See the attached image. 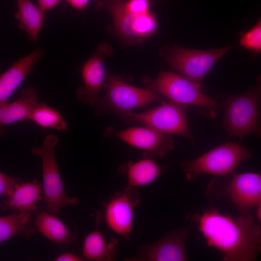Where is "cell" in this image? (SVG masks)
I'll list each match as a JSON object with an SVG mask.
<instances>
[{"instance_id":"cell-1","label":"cell","mask_w":261,"mask_h":261,"mask_svg":"<svg viewBox=\"0 0 261 261\" xmlns=\"http://www.w3.org/2000/svg\"><path fill=\"white\" fill-rule=\"evenodd\" d=\"M207 245L218 250L226 261H252L261 253V229L247 214L233 218L216 209L189 215Z\"/></svg>"},{"instance_id":"cell-2","label":"cell","mask_w":261,"mask_h":261,"mask_svg":"<svg viewBox=\"0 0 261 261\" xmlns=\"http://www.w3.org/2000/svg\"><path fill=\"white\" fill-rule=\"evenodd\" d=\"M261 74L255 86L223 100V125L230 136L243 138L254 134L261 137Z\"/></svg>"},{"instance_id":"cell-3","label":"cell","mask_w":261,"mask_h":261,"mask_svg":"<svg viewBox=\"0 0 261 261\" xmlns=\"http://www.w3.org/2000/svg\"><path fill=\"white\" fill-rule=\"evenodd\" d=\"M106 94L99 98L95 104V113L98 116L114 113L118 116L133 111L138 108L161 101L164 98L147 88L133 86L120 77L108 72Z\"/></svg>"},{"instance_id":"cell-4","label":"cell","mask_w":261,"mask_h":261,"mask_svg":"<svg viewBox=\"0 0 261 261\" xmlns=\"http://www.w3.org/2000/svg\"><path fill=\"white\" fill-rule=\"evenodd\" d=\"M142 81L146 88L177 103L216 111L222 106L217 101L206 95L201 86L171 71H161L154 79L145 76Z\"/></svg>"},{"instance_id":"cell-5","label":"cell","mask_w":261,"mask_h":261,"mask_svg":"<svg viewBox=\"0 0 261 261\" xmlns=\"http://www.w3.org/2000/svg\"><path fill=\"white\" fill-rule=\"evenodd\" d=\"M58 138L54 134L45 136L40 146L31 149L33 155L39 156L42 162L44 199L47 211L58 216L60 209L67 205H78L77 197L68 196L65 190L55 154Z\"/></svg>"},{"instance_id":"cell-6","label":"cell","mask_w":261,"mask_h":261,"mask_svg":"<svg viewBox=\"0 0 261 261\" xmlns=\"http://www.w3.org/2000/svg\"><path fill=\"white\" fill-rule=\"evenodd\" d=\"M251 157L250 151L236 142L223 143L201 156L181 163L185 177L196 180L201 174L225 175L243 161Z\"/></svg>"},{"instance_id":"cell-7","label":"cell","mask_w":261,"mask_h":261,"mask_svg":"<svg viewBox=\"0 0 261 261\" xmlns=\"http://www.w3.org/2000/svg\"><path fill=\"white\" fill-rule=\"evenodd\" d=\"M231 48L226 46L203 50L174 45L162 48L160 53L179 74L201 86L211 69Z\"/></svg>"},{"instance_id":"cell-8","label":"cell","mask_w":261,"mask_h":261,"mask_svg":"<svg viewBox=\"0 0 261 261\" xmlns=\"http://www.w3.org/2000/svg\"><path fill=\"white\" fill-rule=\"evenodd\" d=\"M125 0H106L103 7L109 13L116 34L127 44L143 43L157 32L159 22L152 11L138 14L128 10Z\"/></svg>"},{"instance_id":"cell-9","label":"cell","mask_w":261,"mask_h":261,"mask_svg":"<svg viewBox=\"0 0 261 261\" xmlns=\"http://www.w3.org/2000/svg\"><path fill=\"white\" fill-rule=\"evenodd\" d=\"M187 106L169 101L145 112L133 111L119 116L126 122L139 123L157 131L177 135L194 141L186 116Z\"/></svg>"},{"instance_id":"cell-10","label":"cell","mask_w":261,"mask_h":261,"mask_svg":"<svg viewBox=\"0 0 261 261\" xmlns=\"http://www.w3.org/2000/svg\"><path fill=\"white\" fill-rule=\"evenodd\" d=\"M140 202L141 196L136 187L127 185L124 189L113 193L103 203L106 226L125 240H130L135 210Z\"/></svg>"},{"instance_id":"cell-11","label":"cell","mask_w":261,"mask_h":261,"mask_svg":"<svg viewBox=\"0 0 261 261\" xmlns=\"http://www.w3.org/2000/svg\"><path fill=\"white\" fill-rule=\"evenodd\" d=\"M112 54L111 45L101 43L84 63L81 71L83 84L76 91L77 98L83 103L95 106L100 92L105 89L108 74L105 59Z\"/></svg>"},{"instance_id":"cell-12","label":"cell","mask_w":261,"mask_h":261,"mask_svg":"<svg viewBox=\"0 0 261 261\" xmlns=\"http://www.w3.org/2000/svg\"><path fill=\"white\" fill-rule=\"evenodd\" d=\"M104 135L115 136L130 146L143 151V156L164 158L174 147L172 135L157 131L146 126L121 130L106 129Z\"/></svg>"},{"instance_id":"cell-13","label":"cell","mask_w":261,"mask_h":261,"mask_svg":"<svg viewBox=\"0 0 261 261\" xmlns=\"http://www.w3.org/2000/svg\"><path fill=\"white\" fill-rule=\"evenodd\" d=\"M190 228L176 229L154 243L141 246L138 253L125 261H188L185 243Z\"/></svg>"},{"instance_id":"cell-14","label":"cell","mask_w":261,"mask_h":261,"mask_svg":"<svg viewBox=\"0 0 261 261\" xmlns=\"http://www.w3.org/2000/svg\"><path fill=\"white\" fill-rule=\"evenodd\" d=\"M224 193L241 214L248 213L261 201V174L248 172L234 175L225 185Z\"/></svg>"},{"instance_id":"cell-15","label":"cell","mask_w":261,"mask_h":261,"mask_svg":"<svg viewBox=\"0 0 261 261\" xmlns=\"http://www.w3.org/2000/svg\"><path fill=\"white\" fill-rule=\"evenodd\" d=\"M92 217L95 229L84 239L82 258L84 261H112L116 256L118 241L116 237H113L106 241L100 232V225L103 218L100 210H97Z\"/></svg>"},{"instance_id":"cell-16","label":"cell","mask_w":261,"mask_h":261,"mask_svg":"<svg viewBox=\"0 0 261 261\" xmlns=\"http://www.w3.org/2000/svg\"><path fill=\"white\" fill-rule=\"evenodd\" d=\"M43 54L42 50H35L14 63L1 74L0 104L8 102Z\"/></svg>"},{"instance_id":"cell-17","label":"cell","mask_w":261,"mask_h":261,"mask_svg":"<svg viewBox=\"0 0 261 261\" xmlns=\"http://www.w3.org/2000/svg\"><path fill=\"white\" fill-rule=\"evenodd\" d=\"M153 157L144 156L137 161H130L118 167V171L126 177L128 186L138 188L150 184L156 181L166 170Z\"/></svg>"},{"instance_id":"cell-18","label":"cell","mask_w":261,"mask_h":261,"mask_svg":"<svg viewBox=\"0 0 261 261\" xmlns=\"http://www.w3.org/2000/svg\"><path fill=\"white\" fill-rule=\"evenodd\" d=\"M42 184L34 180L17 184L12 194L0 203L2 211H34L36 203L42 199Z\"/></svg>"},{"instance_id":"cell-19","label":"cell","mask_w":261,"mask_h":261,"mask_svg":"<svg viewBox=\"0 0 261 261\" xmlns=\"http://www.w3.org/2000/svg\"><path fill=\"white\" fill-rule=\"evenodd\" d=\"M38 103L35 89L30 87L25 88L18 99L12 102L0 104V126L29 120Z\"/></svg>"},{"instance_id":"cell-20","label":"cell","mask_w":261,"mask_h":261,"mask_svg":"<svg viewBox=\"0 0 261 261\" xmlns=\"http://www.w3.org/2000/svg\"><path fill=\"white\" fill-rule=\"evenodd\" d=\"M57 217L48 211H42L37 215L34 224L48 240L58 244H71L75 240V234Z\"/></svg>"},{"instance_id":"cell-21","label":"cell","mask_w":261,"mask_h":261,"mask_svg":"<svg viewBox=\"0 0 261 261\" xmlns=\"http://www.w3.org/2000/svg\"><path fill=\"white\" fill-rule=\"evenodd\" d=\"M31 211H14L0 217V243L18 234L28 239L37 230L31 222Z\"/></svg>"},{"instance_id":"cell-22","label":"cell","mask_w":261,"mask_h":261,"mask_svg":"<svg viewBox=\"0 0 261 261\" xmlns=\"http://www.w3.org/2000/svg\"><path fill=\"white\" fill-rule=\"evenodd\" d=\"M18 11L15 17L19 27L27 34L30 40L37 42L40 29L45 20V16L38 7L30 0H16Z\"/></svg>"},{"instance_id":"cell-23","label":"cell","mask_w":261,"mask_h":261,"mask_svg":"<svg viewBox=\"0 0 261 261\" xmlns=\"http://www.w3.org/2000/svg\"><path fill=\"white\" fill-rule=\"evenodd\" d=\"M29 120L39 127L58 130H66L67 124L61 113L44 103H38L31 112Z\"/></svg>"},{"instance_id":"cell-24","label":"cell","mask_w":261,"mask_h":261,"mask_svg":"<svg viewBox=\"0 0 261 261\" xmlns=\"http://www.w3.org/2000/svg\"><path fill=\"white\" fill-rule=\"evenodd\" d=\"M239 45L255 54L261 52V18L252 28L242 35Z\"/></svg>"},{"instance_id":"cell-25","label":"cell","mask_w":261,"mask_h":261,"mask_svg":"<svg viewBox=\"0 0 261 261\" xmlns=\"http://www.w3.org/2000/svg\"><path fill=\"white\" fill-rule=\"evenodd\" d=\"M18 177H11L2 172H0V196L6 197L10 195L14 190L16 185L20 183Z\"/></svg>"},{"instance_id":"cell-26","label":"cell","mask_w":261,"mask_h":261,"mask_svg":"<svg viewBox=\"0 0 261 261\" xmlns=\"http://www.w3.org/2000/svg\"><path fill=\"white\" fill-rule=\"evenodd\" d=\"M152 0H125V4L130 11L138 14H145L151 11Z\"/></svg>"},{"instance_id":"cell-27","label":"cell","mask_w":261,"mask_h":261,"mask_svg":"<svg viewBox=\"0 0 261 261\" xmlns=\"http://www.w3.org/2000/svg\"><path fill=\"white\" fill-rule=\"evenodd\" d=\"M62 0H37L39 8L44 13L54 8Z\"/></svg>"},{"instance_id":"cell-28","label":"cell","mask_w":261,"mask_h":261,"mask_svg":"<svg viewBox=\"0 0 261 261\" xmlns=\"http://www.w3.org/2000/svg\"><path fill=\"white\" fill-rule=\"evenodd\" d=\"M55 261H83L84 259L70 252L63 253L54 260Z\"/></svg>"},{"instance_id":"cell-29","label":"cell","mask_w":261,"mask_h":261,"mask_svg":"<svg viewBox=\"0 0 261 261\" xmlns=\"http://www.w3.org/2000/svg\"><path fill=\"white\" fill-rule=\"evenodd\" d=\"M73 8L77 10L84 9L91 0H65Z\"/></svg>"},{"instance_id":"cell-30","label":"cell","mask_w":261,"mask_h":261,"mask_svg":"<svg viewBox=\"0 0 261 261\" xmlns=\"http://www.w3.org/2000/svg\"><path fill=\"white\" fill-rule=\"evenodd\" d=\"M96 6L98 8L103 7L106 0H94Z\"/></svg>"},{"instance_id":"cell-31","label":"cell","mask_w":261,"mask_h":261,"mask_svg":"<svg viewBox=\"0 0 261 261\" xmlns=\"http://www.w3.org/2000/svg\"><path fill=\"white\" fill-rule=\"evenodd\" d=\"M257 206V215L259 220L261 222V201Z\"/></svg>"}]
</instances>
